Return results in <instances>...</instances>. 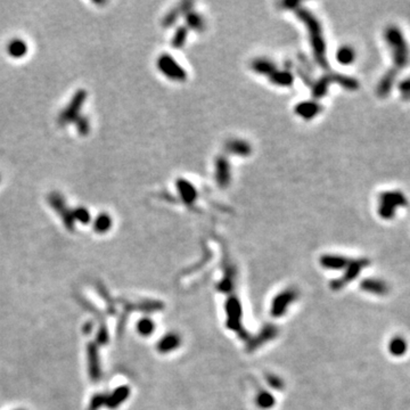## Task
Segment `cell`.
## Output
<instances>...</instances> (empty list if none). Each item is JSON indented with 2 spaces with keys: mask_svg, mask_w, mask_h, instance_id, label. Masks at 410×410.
<instances>
[{
  "mask_svg": "<svg viewBox=\"0 0 410 410\" xmlns=\"http://www.w3.org/2000/svg\"><path fill=\"white\" fill-rule=\"evenodd\" d=\"M282 6H284L286 9L293 10L296 14V16L306 24L310 35V41H311L314 59H316L320 67L327 70L329 65L327 59H326V44L324 40L322 26H320L317 17L296 2H284Z\"/></svg>",
  "mask_w": 410,
  "mask_h": 410,
  "instance_id": "6da1fadb",
  "label": "cell"
},
{
  "mask_svg": "<svg viewBox=\"0 0 410 410\" xmlns=\"http://www.w3.org/2000/svg\"><path fill=\"white\" fill-rule=\"evenodd\" d=\"M385 41L391 50L394 67L397 71L406 67L409 63V47L402 31L397 25H388L384 32Z\"/></svg>",
  "mask_w": 410,
  "mask_h": 410,
  "instance_id": "7a4b0ae2",
  "label": "cell"
},
{
  "mask_svg": "<svg viewBox=\"0 0 410 410\" xmlns=\"http://www.w3.org/2000/svg\"><path fill=\"white\" fill-rule=\"evenodd\" d=\"M408 205V199L403 193L399 191H388L382 193L378 198V214L384 220H391L396 215L398 208Z\"/></svg>",
  "mask_w": 410,
  "mask_h": 410,
  "instance_id": "3957f363",
  "label": "cell"
},
{
  "mask_svg": "<svg viewBox=\"0 0 410 410\" xmlns=\"http://www.w3.org/2000/svg\"><path fill=\"white\" fill-rule=\"evenodd\" d=\"M87 96L88 94L85 89H79L73 95L71 101L62 109L61 113L59 114V118H57V123L61 127H65V125L74 123L81 117V109L87 101Z\"/></svg>",
  "mask_w": 410,
  "mask_h": 410,
  "instance_id": "277c9868",
  "label": "cell"
},
{
  "mask_svg": "<svg viewBox=\"0 0 410 410\" xmlns=\"http://www.w3.org/2000/svg\"><path fill=\"white\" fill-rule=\"evenodd\" d=\"M48 204L54 211L60 215L63 225L70 231L74 230L76 221L72 214V209L67 207L64 196L59 192H52L48 195Z\"/></svg>",
  "mask_w": 410,
  "mask_h": 410,
  "instance_id": "5b68a950",
  "label": "cell"
},
{
  "mask_svg": "<svg viewBox=\"0 0 410 410\" xmlns=\"http://www.w3.org/2000/svg\"><path fill=\"white\" fill-rule=\"evenodd\" d=\"M157 67L166 78L175 81H185L187 73L169 54H163L157 60Z\"/></svg>",
  "mask_w": 410,
  "mask_h": 410,
  "instance_id": "8992f818",
  "label": "cell"
},
{
  "mask_svg": "<svg viewBox=\"0 0 410 410\" xmlns=\"http://www.w3.org/2000/svg\"><path fill=\"white\" fill-rule=\"evenodd\" d=\"M368 265H369V260L368 259L351 260L349 266L345 268V273L343 277H341L340 279H334L330 283V288H333L334 291H339L341 288H343L346 284L356 279L359 276L360 271L368 267Z\"/></svg>",
  "mask_w": 410,
  "mask_h": 410,
  "instance_id": "52a82bcc",
  "label": "cell"
},
{
  "mask_svg": "<svg viewBox=\"0 0 410 410\" xmlns=\"http://www.w3.org/2000/svg\"><path fill=\"white\" fill-rule=\"evenodd\" d=\"M296 297H297V291L294 290V288H287V290L278 294V295L272 300L271 309H270L271 316L276 318L284 316L287 311V308L295 301Z\"/></svg>",
  "mask_w": 410,
  "mask_h": 410,
  "instance_id": "ba28073f",
  "label": "cell"
},
{
  "mask_svg": "<svg viewBox=\"0 0 410 410\" xmlns=\"http://www.w3.org/2000/svg\"><path fill=\"white\" fill-rule=\"evenodd\" d=\"M226 312H227V327L235 332L241 333L243 327H241L240 317H241V306L237 297L230 296L227 302H226Z\"/></svg>",
  "mask_w": 410,
  "mask_h": 410,
  "instance_id": "9c48e42d",
  "label": "cell"
},
{
  "mask_svg": "<svg viewBox=\"0 0 410 410\" xmlns=\"http://www.w3.org/2000/svg\"><path fill=\"white\" fill-rule=\"evenodd\" d=\"M87 355H88L89 376H90V378L94 382H97L101 380V377H102V369H101V361H99L98 349H97L96 344H94V343L88 344Z\"/></svg>",
  "mask_w": 410,
  "mask_h": 410,
  "instance_id": "30bf717a",
  "label": "cell"
},
{
  "mask_svg": "<svg viewBox=\"0 0 410 410\" xmlns=\"http://www.w3.org/2000/svg\"><path fill=\"white\" fill-rule=\"evenodd\" d=\"M215 180L221 188L228 187L230 183V165L225 155H220L215 160Z\"/></svg>",
  "mask_w": 410,
  "mask_h": 410,
  "instance_id": "8fae6325",
  "label": "cell"
},
{
  "mask_svg": "<svg viewBox=\"0 0 410 410\" xmlns=\"http://www.w3.org/2000/svg\"><path fill=\"white\" fill-rule=\"evenodd\" d=\"M177 189L178 192L180 194V197L182 199L183 204H186L187 207H193L194 203H195L196 198H197V189L195 188V186L193 185V183L189 182L186 179H182V178H179V179L177 180Z\"/></svg>",
  "mask_w": 410,
  "mask_h": 410,
  "instance_id": "7c38bea8",
  "label": "cell"
},
{
  "mask_svg": "<svg viewBox=\"0 0 410 410\" xmlns=\"http://www.w3.org/2000/svg\"><path fill=\"white\" fill-rule=\"evenodd\" d=\"M278 334V329L276 326L273 325H267L266 327L262 328L260 334L255 336L254 339H251L248 344V351H253L257 348H260L261 345L267 343L268 341L275 339Z\"/></svg>",
  "mask_w": 410,
  "mask_h": 410,
  "instance_id": "4fadbf2b",
  "label": "cell"
},
{
  "mask_svg": "<svg viewBox=\"0 0 410 410\" xmlns=\"http://www.w3.org/2000/svg\"><path fill=\"white\" fill-rule=\"evenodd\" d=\"M360 288L367 293L375 294V295H386L390 291L387 284L384 281L376 279V278H367L360 283Z\"/></svg>",
  "mask_w": 410,
  "mask_h": 410,
  "instance_id": "5bb4252c",
  "label": "cell"
},
{
  "mask_svg": "<svg viewBox=\"0 0 410 410\" xmlns=\"http://www.w3.org/2000/svg\"><path fill=\"white\" fill-rule=\"evenodd\" d=\"M322 105L317 102L308 101L299 103L295 106V113L304 120H311L322 112Z\"/></svg>",
  "mask_w": 410,
  "mask_h": 410,
  "instance_id": "9a60e30c",
  "label": "cell"
},
{
  "mask_svg": "<svg viewBox=\"0 0 410 410\" xmlns=\"http://www.w3.org/2000/svg\"><path fill=\"white\" fill-rule=\"evenodd\" d=\"M350 259L342 255H333V254H325L320 257V264L326 269L332 270H342L345 269L350 264Z\"/></svg>",
  "mask_w": 410,
  "mask_h": 410,
  "instance_id": "2e32d148",
  "label": "cell"
},
{
  "mask_svg": "<svg viewBox=\"0 0 410 410\" xmlns=\"http://www.w3.org/2000/svg\"><path fill=\"white\" fill-rule=\"evenodd\" d=\"M6 51L9 57L14 60H21L26 56L29 51V46L23 39L15 38L9 41L6 46Z\"/></svg>",
  "mask_w": 410,
  "mask_h": 410,
  "instance_id": "e0dca14e",
  "label": "cell"
},
{
  "mask_svg": "<svg viewBox=\"0 0 410 410\" xmlns=\"http://www.w3.org/2000/svg\"><path fill=\"white\" fill-rule=\"evenodd\" d=\"M181 344L180 336L177 333H169L163 336V338L157 343V351L161 353H169L171 351H175L179 348Z\"/></svg>",
  "mask_w": 410,
  "mask_h": 410,
  "instance_id": "ac0fdd59",
  "label": "cell"
},
{
  "mask_svg": "<svg viewBox=\"0 0 410 410\" xmlns=\"http://www.w3.org/2000/svg\"><path fill=\"white\" fill-rule=\"evenodd\" d=\"M398 76V71L396 68H391V70H388L383 78L381 79V81L378 82V86H377V95L380 97H386L388 96V94L391 92L392 90V87L394 85V82H396V79Z\"/></svg>",
  "mask_w": 410,
  "mask_h": 410,
  "instance_id": "d6986e66",
  "label": "cell"
},
{
  "mask_svg": "<svg viewBox=\"0 0 410 410\" xmlns=\"http://www.w3.org/2000/svg\"><path fill=\"white\" fill-rule=\"evenodd\" d=\"M225 151L227 153L238 155V156H249L252 153V147L248 141L241 139H231L225 145Z\"/></svg>",
  "mask_w": 410,
  "mask_h": 410,
  "instance_id": "ffe728a7",
  "label": "cell"
},
{
  "mask_svg": "<svg viewBox=\"0 0 410 410\" xmlns=\"http://www.w3.org/2000/svg\"><path fill=\"white\" fill-rule=\"evenodd\" d=\"M130 396V387L129 386H120L115 390L111 396H107L106 403L105 406L109 409H117L121 406Z\"/></svg>",
  "mask_w": 410,
  "mask_h": 410,
  "instance_id": "44dd1931",
  "label": "cell"
},
{
  "mask_svg": "<svg viewBox=\"0 0 410 410\" xmlns=\"http://www.w3.org/2000/svg\"><path fill=\"white\" fill-rule=\"evenodd\" d=\"M192 6H193L192 3L185 2V3H181L179 6H177L176 8L171 9L170 12L165 15L164 20H163V22H162L163 26H164V28H170V26L178 20V17H179V15L186 14L188 10L192 9Z\"/></svg>",
  "mask_w": 410,
  "mask_h": 410,
  "instance_id": "7402d4cb",
  "label": "cell"
},
{
  "mask_svg": "<svg viewBox=\"0 0 410 410\" xmlns=\"http://www.w3.org/2000/svg\"><path fill=\"white\" fill-rule=\"evenodd\" d=\"M251 67L252 70L256 73H259V74L268 77H270L272 73L277 70L275 63H272L269 60L266 59H257L253 61L251 64Z\"/></svg>",
  "mask_w": 410,
  "mask_h": 410,
  "instance_id": "603a6c76",
  "label": "cell"
},
{
  "mask_svg": "<svg viewBox=\"0 0 410 410\" xmlns=\"http://www.w3.org/2000/svg\"><path fill=\"white\" fill-rule=\"evenodd\" d=\"M113 220L112 217L108 213H99L96 218L94 220L92 227L94 230L96 231L97 234H105L112 228Z\"/></svg>",
  "mask_w": 410,
  "mask_h": 410,
  "instance_id": "cb8c5ba5",
  "label": "cell"
},
{
  "mask_svg": "<svg viewBox=\"0 0 410 410\" xmlns=\"http://www.w3.org/2000/svg\"><path fill=\"white\" fill-rule=\"evenodd\" d=\"M408 350V343L402 336H394L388 342V352L394 357H402Z\"/></svg>",
  "mask_w": 410,
  "mask_h": 410,
  "instance_id": "d4e9b609",
  "label": "cell"
},
{
  "mask_svg": "<svg viewBox=\"0 0 410 410\" xmlns=\"http://www.w3.org/2000/svg\"><path fill=\"white\" fill-rule=\"evenodd\" d=\"M329 78L332 83H339L340 86L348 89V90H357L359 88V82L351 77L338 74V73H329Z\"/></svg>",
  "mask_w": 410,
  "mask_h": 410,
  "instance_id": "484cf974",
  "label": "cell"
},
{
  "mask_svg": "<svg viewBox=\"0 0 410 410\" xmlns=\"http://www.w3.org/2000/svg\"><path fill=\"white\" fill-rule=\"evenodd\" d=\"M271 83L279 87H291L293 85L294 78L291 72L288 71H275L269 77Z\"/></svg>",
  "mask_w": 410,
  "mask_h": 410,
  "instance_id": "4316f807",
  "label": "cell"
},
{
  "mask_svg": "<svg viewBox=\"0 0 410 410\" xmlns=\"http://www.w3.org/2000/svg\"><path fill=\"white\" fill-rule=\"evenodd\" d=\"M336 60L342 65H350L356 60V51L350 46H343L336 52Z\"/></svg>",
  "mask_w": 410,
  "mask_h": 410,
  "instance_id": "83f0119b",
  "label": "cell"
},
{
  "mask_svg": "<svg viewBox=\"0 0 410 410\" xmlns=\"http://www.w3.org/2000/svg\"><path fill=\"white\" fill-rule=\"evenodd\" d=\"M185 17H186V23H187L189 29L195 30V31H204V29H205L204 20L202 18V16H199L197 13L193 12V10L191 9L185 14Z\"/></svg>",
  "mask_w": 410,
  "mask_h": 410,
  "instance_id": "f1b7e54d",
  "label": "cell"
},
{
  "mask_svg": "<svg viewBox=\"0 0 410 410\" xmlns=\"http://www.w3.org/2000/svg\"><path fill=\"white\" fill-rule=\"evenodd\" d=\"M330 83H332V81H330L329 74H326L322 79H320V80L316 83V85L313 86V91L312 92H313L314 98L319 99V98L324 97L325 95H326V92H327V89H328V86L330 85Z\"/></svg>",
  "mask_w": 410,
  "mask_h": 410,
  "instance_id": "f546056e",
  "label": "cell"
},
{
  "mask_svg": "<svg viewBox=\"0 0 410 410\" xmlns=\"http://www.w3.org/2000/svg\"><path fill=\"white\" fill-rule=\"evenodd\" d=\"M187 35H188V29L186 28V26H180V28H178V30L175 33V36H173V39L171 41V45L173 48H176V49L182 48L187 40Z\"/></svg>",
  "mask_w": 410,
  "mask_h": 410,
  "instance_id": "4dcf8cb0",
  "label": "cell"
},
{
  "mask_svg": "<svg viewBox=\"0 0 410 410\" xmlns=\"http://www.w3.org/2000/svg\"><path fill=\"white\" fill-rule=\"evenodd\" d=\"M72 214L74 221H79L83 225H88L91 221V214L85 207H77L72 209Z\"/></svg>",
  "mask_w": 410,
  "mask_h": 410,
  "instance_id": "1f68e13d",
  "label": "cell"
},
{
  "mask_svg": "<svg viewBox=\"0 0 410 410\" xmlns=\"http://www.w3.org/2000/svg\"><path fill=\"white\" fill-rule=\"evenodd\" d=\"M256 404L261 409H270L272 406H275V397L269 392H261L256 397Z\"/></svg>",
  "mask_w": 410,
  "mask_h": 410,
  "instance_id": "d6a6232c",
  "label": "cell"
},
{
  "mask_svg": "<svg viewBox=\"0 0 410 410\" xmlns=\"http://www.w3.org/2000/svg\"><path fill=\"white\" fill-rule=\"evenodd\" d=\"M137 329H138V332H139L140 335L148 336V335H151L152 333L154 332L155 325H154L153 322H152L151 319L144 318V319L140 320V322L138 323V325H137Z\"/></svg>",
  "mask_w": 410,
  "mask_h": 410,
  "instance_id": "836d02e7",
  "label": "cell"
},
{
  "mask_svg": "<svg viewBox=\"0 0 410 410\" xmlns=\"http://www.w3.org/2000/svg\"><path fill=\"white\" fill-rule=\"evenodd\" d=\"M74 124L77 127L78 133L81 136H87L89 133H90V121H89L86 115L82 114L81 117L76 121Z\"/></svg>",
  "mask_w": 410,
  "mask_h": 410,
  "instance_id": "e575fe53",
  "label": "cell"
},
{
  "mask_svg": "<svg viewBox=\"0 0 410 410\" xmlns=\"http://www.w3.org/2000/svg\"><path fill=\"white\" fill-rule=\"evenodd\" d=\"M106 399H107L106 394H96V396H94L90 401V404H89V410H98L101 407L105 406Z\"/></svg>",
  "mask_w": 410,
  "mask_h": 410,
  "instance_id": "d590c367",
  "label": "cell"
},
{
  "mask_svg": "<svg viewBox=\"0 0 410 410\" xmlns=\"http://www.w3.org/2000/svg\"><path fill=\"white\" fill-rule=\"evenodd\" d=\"M218 288L223 293H229L231 290H233V281H231L230 276L228 275L226 276L225 279L218 285Z\"/></svg>",
  "mask_w": 410,
  "mask_h": 410,
  "instance_id": "8d00e7d4",
  "label": "cell"
},
{
  "mask_svg": "<svg viewBox=\"0 0 410 410\" xmlns=\"http://www.w3.org/2000/svg\"><path fill=\"white\" fill-rule=\"evenodd\" d=\"M267 380H268V383H269V385H270L271 387H273V388H277V390H281L282 387H284L283 381L281 380L279 377H277V376H275V375H268V376H267Z\"/></svg>",
  "mask_w": 410,
  "mask_h": 410,
  "instance_id": "74e56055",
  "label": "cell"
},
{
  "mask_svg": "<svg viewBox=\"0 0 410 410\" xmlns=\"http://www.w3.org/2000/svg\"><path fill=\"white\" fill-rule=\"evenodd\" d=\"M108 341V333L105 326H102V328L99 329V333L97 335V342L98 344H106Z\"/></svg>",
  "mask_w": 410,
  "mask_h": 410,
  "instance_id": "f35d334b",
  "label": "cell"
},
{
  "mask_svg": "<svg viewBox=\"0 0 410 410\" xmlns=\"http://www.w3.org/2000/svg\"><path fill=\"white\" fill-rule=\"evenodd\" d=\"M401 96H402V98L404 99V101H410V91L407 92V94H404V95H401Z\"/></svg>",
  "mask_w": 410,
  "mask_h": 410,
  "instance_id": "ab89813d",
  "label": "cell"
},
{
  "mask_svg": "<svg viewBox=\"0 0 410 410\" xmlns=\"http://www.w3.org/2000/svg\"><path fill=\"white\" fill-rule=\"evenodd\" d=\"M91 329H92V324H91V325H90V324H88V325L86 326V329H85V332H86V333H89V332H90V330H91Z\"/></svg>",
  "mask_w": 410,
  "mask_h": 410,
  "instance_id": "60d3db41",
  "label": "cell"
},
{
  "mask_svg": "<svg viewBox=\"0 0 410 410\" xmlns=\"http://www.w3.org/2000/svg\"><path fill=\"white\" fill-rule=\"evenodd\" d=\"M0 181H2V176H0Z\"/></svg>",
  "mask_w": 410,
  "mask_h": 410,
  "instance_id": "b9f144b4",
  "label": "cell"
}]
</instances>
